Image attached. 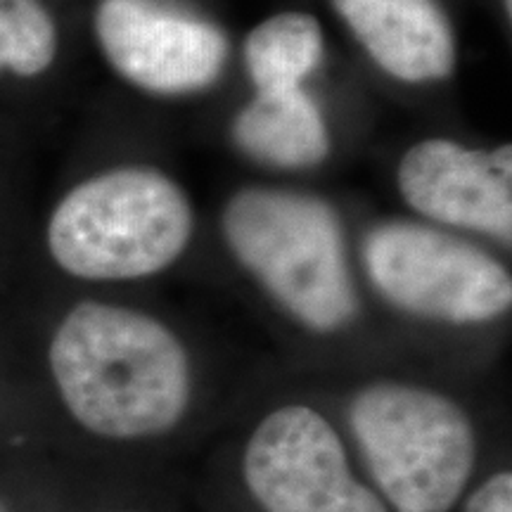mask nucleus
Wrapping results in <instances>:
<instances>
[{
    "label": "nucleus",
    "mask_w": 512,
    "mask_h": 512,
    "mask_svg": "<svg viewBox=\"0 0 512 512\" xmlns=\"http://www.w3.org/2000/svg\"><path fill=\"white\" fill-rule=\"evenodd\" d=\"M43 363L64 415L95 439H155L188 413V351L143 311L93 299L74 304L50 332Z\"/></svg>",
    "instance_id": "f257e3e1"
},
{
    "label": "nucleus",
    "mask_w": 512,
    "mask_h": 512,
    "mask_svg": "<svg viewBox=\"0 0 512 512\" xmlns=\"http://www.w3.org/2000/svg\"><path fill=\"white\" fill-rule=\"evenodd\" d=\"M223 238L304 328L330 335L356 318L342 223L328 202L292 190H242L223 211Z\"/></svg>",
    "instance_id": "f03ea898"
},
{
    "label": "nucleus",
    "mask_w": 512,
    "mask_h": 512,
    "mask_svg": "<svg viewBox=\"0 0 512 512\" xmlns=\"http://www.w3.org/2000/svg\"><path fill=\"white\" fill-rule=\"evenodd\" d=\"M185 192L152 169H114L69 190L50 214L57 268L91 283L138 280L169 268L192 238Z\"/></svg>",
    "instance_id": "7ed1b4c3"
},
{
    "label": "nucleus",
    "mask_w": 512,
    "mask_h": 512,
    "mask_svg": "<svg viewBox=\"0 0 512 512\" xmlns=\"http://www.w3.org/2000/svg\"><path fill=\"white\" fill-rule=\"evenodd\" d=\"M349 430L377 496L394 512H451L477 460L470 415L456 399L413 382L382 380L349 401Z\"/></svg>",
    "instance_id": "20e7f679"
},
{
    "label": "nucleus",
    "mask_w": 512,
    "mask_h": 512,
    "mask_svg": "<svg viewBox=\"0 0 512 512\" xmlns=\"http://www.w3.org/2000/svg\"><path fill=\"white\" fill-rule=\"evenodd\" d=\"M363 266L375 290L415 318L479 325L512 304V278L501 261L420 223L389 221L370 230Z\"/></svg>",
    "instance_id": "39448f33"
},
{
    "label": "nucleus",
    "mask_w": 512,
    "mask_h": 512,
    "mask_svg": "<svg viewBox=\"0 0 512 512\" xmlns=\"http://www.w3.org/2000/svg\"><path fill=\"white\" fill-rule=\"evenodd\" d=\"M242 479L261 512H389L354 475L328 418L304 403L275 408L254 427Z\"/></svg>",
    "instance_id": "423d86ee"
},
{
    "label": "nucleus",
    "mask_w": 512,
    "mask_h": 512,
    "mask_svg": "<svg viewBox=\"0 0 512 512\" xmlns=\"http://www.w3.org/2000/svg\"><path fill=\"white\" fill-rule=\"evenodd\" d=\"M95 34L112 67L150 93L200 91L216 81L228 57L221 29L155 0H102Z\"/></svg>",
    "instance_id": "0eeeda50"
},
{
    "label": "nucleus",
    "mask_w": 512,
    "mask_h": 512,
    "mask_svg": "<svg viewBox=\"0 0 512 512\" xmlns=\"http://www.w3.org/2000/svg\"><path fill=\"white\" fill-rule=\"evenodd\" d=\"M399 190L425 219L512 240L510 145L482 152L451 140H425L403 155Z\"/></svg>",
    "instance_id": "6e6552de"
},
{
    "label": "nucleus",
    "mask_w": 512,
    "mask_h": 512,
    "mask_svg": "<svg viewBox=\"0 0 512 512\" xmlns=\"http://www.w3.org/2000/svg\"><path fill=\"white\" fill-rule=\"evenodd\" d=\"M366 53L408 83L451 74L456 41L437 0H332Z\"/></svg>",
    "instance_id": "1a4fd4ad"
},
{
    "label": "nucleus",
    "mask_w": 512,
    "mask_h": 512,
    "mask_svg": "<svg viewBox=\"0 0 512 512\" xmlns=\"http://www.w3.org/2000/svg\"><path fill=\"white\" fill-rule=\"evenodd\" d=\"M233 133L249 155L285 169L313 166L330 152L325 121L302 88L259 91L235 119Z\"/></svg>",
    "instance_id": "9d476101"
},
{
    "label": "nucleus",
    "mask_w": 512,
    "mask_h": 512,
    "mask_svg": "<svg viewBox=\"0 0 512 512\" xmlns=\"http://www.w3.org/2000/svg\"><path fill=\"white\" fill-rule=\"evenodd\" d=\"M323 36L318 22L302 12H285L259 24L245 43L247 72L256 91H290L318 67Z\"/></svg>",
    "instance_id": "9b49d317"
},
{
    "label": "nucleus",
    "mask_w": 512,
    "mask_h": 512,
    "mask_svg": "<svg viewBox=\"0 0 512 512\" xmlns=\"http://www.w3.org/2000/svg\"><path fill=\"white\" fill-rule=\"evenodd\" d=\"M57 31L38 0H0V69L36 76L53 64Z\"/></svg>",
    "instance_id": "f8f14e48"
},
{
    "label": "nucleus",
    "mask_w": 512,
    "mask_h": 512,
    "mask_svg": "<svg viewBox=\"0 0 512 512\" xmlns=\"http://www.w3.org/2000/svg\"><path fill=\"white\" fill-rule=\"evenodd\" d=\"M463 512H512V475L496 472L465 498Z\"/></svg>",
    "instance_id": "ddd939ff"
},
{
    "label": "nucleus",
    "mask_w": 512,
    "mask_h": 512,
    "mask_svg": "<svg viewBox=\"0 0 512 512\" xmlns=\"http://www.w3.org/2000/svg\"><path fill=\"white\" fill-rule=\"evenodd\" d=\"M0 512H17L15 505L10 503V498L5 494H0Z\"/></svg>",
    "instance_id": "4468645a"
},
{
    "label": "nucleus",
    "mask_w": 512,
    "mask_h": 512,
    "mask_svg": "<svg viewBox=\"0 0 512 512\" xmlns=\"http://www.w3.org/2000/svg\"><path fill=\"white\" fill-rule=\"evenodd\" d=\"M107 512H133V510H107Z\"/></svg>",
    "instance_id": "2eb2a0df"
}]
</instances>
